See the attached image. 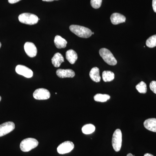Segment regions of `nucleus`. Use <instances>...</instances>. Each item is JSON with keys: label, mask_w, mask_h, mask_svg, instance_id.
<instances>
[{"label": "nucleus", "mask_w": 156, "mask_h": 156, "mask_svg": "<svg viewBox=\"0 0 156 156\" xmlns=\"http://www.w3.org/2000/svg\"><path fill=\"white\" fill-rule=\"evenodd\" d=\"M20 1H21V0H8L9 2L11 4H15V3L18 2Z\"/></svg>", "instance_id": "nucleus-26"}, {"label": "nucleus", "mask_w": 156, "mask_h": 156, "mask_svg": "<svg viewBox=\"0 0 156 156\" xmlns=\"http://www.w3.org/2000/svg\"><path fill=\"white\" fill-rule=\"evenodd\" d=\"M147 46L149 48H154L156 47V34L150 37L147 40Z\"/></svg>", "instance_id": "nucleus-22"}, {"label": "nucleus", "mask_w": 156, "mask_h": 156, "mask_svg": "<svg viewBox=\"0 0 156 156\" xmlns=\"http://www.w3.org/2000/svg\"><path fill=\"white\" fill-rule=\"evenodd\" d=\"M136 89L139 93L142 94H145L147 92L146 84L143 81H141L136 85Z\"/></svg>", "instance_id": "nucleus-21"}, {"label": "nucleus", "mask_w": 156, "mask_h": 156, "mask_svg": "<svg viewBox=\"0 0 156 156\" xmlns=\"http://www.w3.org/2000/svg\"><path fill=\"white\" fill-rule=\"evenodd\" d=\"M20 22L28 25H34L38 22L39 18L37 15L30 13H25L20 14L18 17Z\"/></svg>", "instance_id": "nucleus-3"}, {"label": "nucleus", "mask_w": 156, "mask_h": 156, "mask_svg": "<svg viewBox=\"0 0 156 156\" xmlns=\"http://www.w3.org/2000/svg\"><path fill=\"white\" fill-rule=\"evenodd\" d=\"M66 59L72 64H74L78 58V55L74 50H68L66 53Z\"/></svg>", "instance_id": "nucleus-15"}, {"label": "nucleus", "mask_w": 156, "mask_h": 156, "mask_svg": "<svg viewBox=\"0 0 156 156\" xmlns=\"http://www.w3.org/2000/svg\"><path fill=\"white\" fill-rule=\"evenodd\" d=\"M56 73L58 77L61 78H73L75 76L74 71L71 69H58Z\"/></svg>", "instance_id": "nucleus-11"}, {"label": "nucleus", "mask_w": 156, "mask_h": 156, "mask_svg": "<svg viewBox=\"0 0 156 156\" xmlns=\"http://www.w3.org/2000/svg\"><path fill=\"white\" fill-rule=\"evenodd\" d=\"M15 128V124L13 122H6L0 125V137L5 136L13 131Z\"/></svg>", "instance_id": "nucleus-8"}, {"label": "nucleus", "mask_w": 156, "mask_h": 156, "mask_svg": "<svg viewBox=\"0 0 156 156\" xmlns=\"http://www.w3.org/2000/svg\"><path fill=\"white\" fill-rule=\"evenodd\" d=\"M102 0H91V5L92 8L98 9L101 7Z\"/></svg>", "instance_id": "nucleus-23"}, {"label": "nucleus", "mask_w": 156, "mask_h": 156, "mask_svg": "<svg viewBox=\"0 0 156 156\" xmlns=\"http://www.w3.org/2000/svg\"><path fill=\"white\" fill-rule=\"evenodd\" d=\"M102 79L104 82H111L115 79V74L110 71H104L102 73Z\"/></svg>", "instance_id": "nucleus-18"}, {"label": "nucleus", "mask_w": 156, "mask_h": 156, "mask_svg": "<svg viewBox=\"0 0 156 156\" xmlns=\"http://www.w3.org/2000/svg\"><path fill=\"white\" fill-rule=\"evenodd\" d=\"M51 61L54 66L55 67H58L60 66L61 63L64 61V59L61 53H57L54 54Z\"/></svg>", "instance_id": "nucleus-14"}, {"label": "nucleus", "mask_w": 156, "mask_h": 156, "mask_svg": "<svg viewBox=\"0 0 156 156\" xmlns=\"http://www.w3.org/2000/svg\"><path fill=\"white\" fill-rule=\"evenodd\" d=\"M89 76L91 80L96 83H98L101 80L99 74V69L97 67H93L89 73Z\"/></svg>", "instance_id": "nucleus-16"}, {"label": "nucleus", "mask_w": 156, "mask_h": 156, "mask_svg": "<svg viewBox=\"0 0 156 156\" xmlns=\"http://www.w3.org/2000/svg\"><path fill=\"white\" fill-rule=\"evenodd\" d=\"M44 2H51L54 1H58V0H42Z\"/></svg>", "instance_id": "nucleus-27"}, {"label": "nucleus", "mask_w": 156, "mask_h": 156, "mask_svg": "<svg viewBox=\"0 0 156 156\" xmlns=\"http://www.w3.org/2000/svg\"><path fill=\"white\" fill-rule=\"evenodd\" d=\"M26 53L29 57H33L36 56L37 50L35 45L31 42H26L24 46Z\"/></svg>", "instance_id": "nucleus-10"}, {"label": "nucleus", "mask_w": 156, "mask_h": 156, "mask_svg": "<svg viewBox=\"0 0 156 156\" xmlns=\"http://www.w3.org/2000/svg\"><path fill=\"white\" fill-rule=\"evenodd\" d=\"M127 156H134L133 155L131 154H128V155H127Z\"/></svg>", "instance_id": "nucleus-29"}, {"label": "nucleus", "mask_w": 156, "mask_h": 156, "mask_svg": "<svg viewBox=\"0 0 156 156\" xmlns=\"http://www.w3.org/2000/svg\"><path fill=\"white\" fill-rule=\"evenodd\" d=\"M112 145L115 151H119L122 145V132L119 129H116L114 132Z\"/></svg>", "instance_id": "nucleus-5"}, {"label": "nucleus", "mask_w": 156, "mask_h": 156, "mask_svg": "<svg viewBox=\"0 0 156 156\" xmlns=\"http://www.w3.org/2000/svg\"><path fill=\"white\" fill-rule=\"evenodd\" d=\"M110 98V96L107 94H97L94 97L95 101L104 102L107 101Z\"/></svg>", "instance_id": "nucleus-20"}, {"label": "nucleus", "mask_w": 156, "mask_h": 156, "mask_svg": "<svg viewBox=\"0 0 156 156\" xmlns=\"http://www.w3.org/2000/svg\"><path fill=\"white\" fill-rule=\"evenodd\" d=\"M74 148V144L72 142L66 141L61 144L57 148V152L61 154L70 152Z\"/></svg>", "instance_id": "nucleus-6"}, {"label": "nucleus", "mask_w": 156, "mask_h": 156, "mask_svg": "<svg viewBox=\"0 0 156 156\" xmlns=\"http://www.w3.org/2000/svg\"><path fill=\"white\" fill-rule=\"evenodd\" d=\"M99 53L100 56L110 66H115L117 64L116 59L115 58L112 53L108 49L101 48L99 50Z\"/></svg>", "instance_id": "nucleus-4"}, {"label": "nucleus", "mask_w": 156, "mask_h": 156, "mask_svg": "<svg viewBox=\"0 0 156 156\" xmlns=\"http://www.w3.org/2000/svg\"><path fill=\"white\" fill-rule=\"evenodd\" d=\"M38 144V141L34 138H26L20 143V148L22 151L26 152L36 147Z\"/></svg>", "instance_id": "nucleus-2"}, {"label": "nucleus", "mask_w": 156, "mask_h": 156, "mask_svg": "<svg viewBox=\"0 0 156 156\" xmlns=\"http://www.w3.org/2000/svg\"><path fill=\"white\" fill-rule=\"evenodd\" d=\"M33 96L37 100H47L50 97V93L48 89L40 88L34 92Z\"/></svg>", "instance_id": "nucleus-7"}, {"label": "nucleus", "mask_w": 156, "mask_h": 156, "mask_svg": "<svg viewBox=\"0 0 156 156\" xmlns=\"http://www.w3.org/2000/svg\"><path fill=\"white\" fill-rule=\"evenodd\" d=\"M1 100H2V97L0 96V101H1Z\"/></svg>", "instance_id": "nucleus-31"}, {"label": "nucleus", "mask_w": 156, "mask_h": 156, "mask_svg": "<svg viewBox=\"0 0 156 156\" xmlns=\"http://www.w3.org/2000/svg\"><path fill=\"white\" fill-rule=\"evenodd\" d=\"M151 90L155 94H156V81H153L150 84Z\"/></svg>", "instance_id": "nucleus-24"}, {"label": "nucleus", "mask_w": 156, "mask_h": 156, "mask_svg": "<svg viewBox=\"0 0 156 156\" xmlns=\"http://www.w3.org/2000/svg\"><path fill=\"white\" fill-rule=\"evenodd\" d=\"M15 70L17 74L26 78H31L33 76V72L32 70L25 66L21 65H17L15 69Z\"/></svg>", "instance_id": "nucleus-9"}, {"label": "nucleus", "mask_w": 156, "mask_h": 156, "mask_svg": "<svg viewBox=\"0 0 156 156\" xmlns=\"http://www.w3.org/2000/svg\"><path fill=\"white\" fill-rule=\"evenodd\" d=\"M111 21L114 25H117L126 22V17L119 13H113L110 17Z\"/></svg>", "instance_id": "nucleus-12"}, {"label": "nucleus", "mask_w": 156, "mask_h": 156, "mask_svg": "<svg viewBox=\"0 0 156 156\" xmlns=\"http://www.w3.org/2000/svg\"><path fill=\"white\" fill-rule=\"evenodd\" d=\"M54 41L55 46L58 49L65 48L67 44V42L65 39L58 35L56 36L55 37Z\"/></svg>", "instance_id": "nucleus-17"}, {"label": "nucleus", "mask_w": 156, "mask_h": 156, "mask_svg": "<svg viewBox=\"0 0 156 156\" xmlns=\"http://www.w3.org/2000/svg\"><path fill=\"white\" fill-rule=\"evenodd\" d=\"M144 156H154V155H153L151 154H144Z\"/></svg>", "instance_id": "nucleus-28"}, {"label": "nucleus", "mask_w": 156, "mask_h": 156, "mask_svg": "<svg viewBox=\"0 0 156 156\" xmlns=\"http://www.w3.org/2000/svg\"><path fill=\"white\" fill-rule=\"evenodd\" d=\"M144 127L149 131L156 132V119H147L144 123Z\"/></svg>", "instance_id": "nucleus-13"}, {"label": "nucleus", "mask_w": 156, "mask_h": 156, "mask_svg": "<svg viewBox=\"0 0 156 156\" xmlns=\"http://www.w3.org/2000/svg\"><path fill=\"white\" fill-rule=\"evenodd\" d=\"M72 32L79 37L83 38H88L92 36V31L89 29L81 26L72 25L69 27Z\"/></svg>", "instance_id": "nucleus-1"}, {"label": "nucleus", "mask_w": 156, "mask_h": 156, "mask_svg": "<svg viewBox=\"0 0 156 156\" xmlns=\"http://www.w3.org/2000/svg\"><path fill=\"white\" fill-rule=\"evenodd\" d=\"M1 46H2V44H1V42H0V48H1Z\"/></svg>", "instance_id": "nucleus-30"}, {"label": "nucleus", "mask_w": 156, "mask_h": 156, "mask_svg": "<svg viewBox=\"0 0 156 156\" xmlns=\"http://www.w3.org/2000/svg\"><path fill=\"white\" fill-rule=\"evenodd\" d=\"M92 34H94V32H92Z\"/></svg>", "instance_id": "nucleus-32"}, {"label": "nucleus", "mask_w": 156, "mask_h": 156, "mask_svg": "<svg viewBox=\"0 0 156 156\" xmlns=\"http://www.w3.org/2000/svg\"><path fill=\"white\" fill-rule=\"evenodd\" d=\"M95 126L90 124L85 125L82 129V132L85 134H92L95 131Z\"/></svg>", "instance_id": "nucleus-19"}, {"label": "nucleus", "mask_w": 156, "mask_h": 156, "mask_svg": "<svg viewBox=\"0 0 156 156\" xmlns=\"http://www.w3.org/2000/svg\"><path fill=\"white\" fill-rule=\"evenodd\" d=\"M152 7L154 11L156 13V0H153Z\"/></svg>", "instance_id": "nucleus-25"}]
</instances>
